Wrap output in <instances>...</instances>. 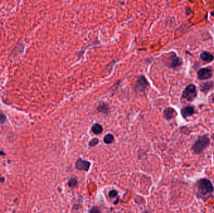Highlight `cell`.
Instances as JSON below:
<instances>
[{
  "label": "cell",
  "mask_w": 214,
  "mask_h": 213,
  "mask_svg": "<svg viewBox=\"0 0 214 213\" xmlns=\"http://www.w3.org/2000/svg\"><path fill=\"white\" fill-rule=\"evenodd\" d=\"M6 120V117L3 113H0V123H3Z\"/></svg>",
  "instance_id": "cell-19"
},
{
  "label": "cell",
  "mask_w": 214,
  "mask_h": 213,
  "mask_svg": "<svg viewBox=\"0 0 214 213\" xmlns=\"http://www.w3.org/2000/svg\"><path fill=\"white\" fill-rule=\"evenodd\" d=\"M195 111L194 108L191 106H187L181 110V114L184 118H187L188 117L192 116L195 113Z\"/></svg>",
  "instance_id": "cell-8"
},
{
  "label": "cell",
  "mask_w": 214,
  "mask_h": 213,
  "mask_svg": "<svg viewBox=\"0 0 214 213\" xmlns=\"http://www.w3.org/2000/svg\"><path fill=\"white\" fill-rule=\"evenodd\" d=\"M91 163L86 160H84L81 158L78 159L75 163V167L79 171H88Z\"/></svg>",
  "instance_id": "cell-6"
},
{
  "label": "cell",
  "mask_w": 214,
  "mask_h": 213,
  "mask_svg": "<svg viewBox=\"0 0 214 213\" xmlns=\"http://www.w3.org/2000/svg\"><path fill=\"white\" fill-rule=\"evenodd\" d=\"M213 85L214 84L212 81H207L202 83L200 85V91L204 93H207L213 87Z\"/></svg>",
  "instance_id": "cell-10"
},
{
  "label": "cell",
  "mask_w": 214,
  "mask_h": 213,
  "mask_svg": "<svg viewBox=\"0 0 214 213\" xmlns=\"http://www.w3.org/2000/svg\"><path fill=\"white\" fill-rule=\"evenodd\" d=\"M98 110L101 112H103V113H106L107 111H108V106H107L105 104H100L98 107Z\"/></svg>",
  "instance_id": "cell-15"
},
{
  "label": "cell",
  "mask_w": 214,
  "mask_h": 213,
  "mask_svg": "<svg viewBox=\"0 0 214 213\" xmlns=\"http://www.w3.org/2000/svg\"><path fill=\"white\" fill-rule=\"evenodd\" d=\"M91 131L95 134H100L103 131V127L99 124H95L91 127Z\"/></svg>",
  "instance_id": "cell-12"
},
{
  "label": "cell",
  "mask_w": 214,
  "mask_h": 213,
  "mask_svg": "<svg viewBox=\"0 0 214 213\" xmlns=\"http://www.w3.org/2000/svg\"><path fill=\"white\" fill-rule=\"evenodd\" d=\"M148 82L143 76H140L136 81L135 84V89L139 91H144L148 86Z\"/></svg>",
  "instance_id": "cell-7"
},
{
  "label": "cell",
  "mask_w": 214,
  "mask_h": 213,
  "mask_svg": "<svg viewBox=\"0 0 214 213\" xmlns=\"http://www.w3.org/2000/svg\"><path fill=\"white\" fill-rule=\"evenodd\" d=\"M168 66L172 68H176L181 66L183 63L181 59L178 57L175 52L171 53L168 58Z\"/></svg>",
  "instance_id": "cell-4"
},
{
  "label": "cell",
  "mask_w": 214,
  "mask_h": 213,
  "mask_svg": "<svg viewBox=\"0 0 214 213\" xmlns=\"http://www.w3.org/2000/svg\"><path fill=\"white\" fill-rule=\"evenodd\" d=\"M195 195L203 201H206L212 196L214 188L211 181L206 178H201L197 181L195 184Z\"/></svg>",
  "instance_id": "cell-1"
},
{
  "label": "cell",
  "mask_w": 214,
  "mask_h": 213,
  "mask_svg": "<svg viewBox=\"0 0 214 213\" xmlns=\"http://www.w3.org/2000/svg\"><path fill=\"white\" fill-rule=\"evenodd\" d=\"M89 213H102V212L97 207H93L90 210Z\"/></svg>",
  "instance_id": "cell-18"
},
{
  "label": "cell",
  "mask_w": 214,
  "mask_h": 213,
  "mask_svg": "<svg viewBox=\"0 0 214 213\" xmlns=\"http://www.w3.org/2000/svg\"><path fill=\"white\" fill-rule=\"evenodd\" d=\"M118 195V191L116 190H112L109 193V196L110 198H115Z\"/></svg>",
  "instance_id": "cell-17"
},
{
  "label": "cell",
  "mask_w": 214,
  "mask_h": 213,
  "mask_svg": "<svg viewBox=\"0 0 214 213\" xmlns=\"http://www.w3.org/2000/svg\"><path fill=\"white\" fill-rule=\"evenodd\" d=\"M99 143V140L97 139V138H93L92 139L90 143H89V145L90 146H95L96 145H97Z\"/></svg>",
  "instance_id": "cell-16"
},
{
  "label": "cell",
  "mask_w": 214,
  "mask_h": 213,
  "mask_svg": "<svg viewBox=\"0 0 214 213\" xmlns=\"http://www.w3.org/2000/svg\"><path fill=\"white\" fill-rule=\"evenodd\" d=\"M68 186L71 188H75L78 186V181L75 178H71L68 183Z\"/></svg>",
  "instance_id": "cell-14"
},
{
  "label": "cell",
  "mask_w": 214,
  "mask_h": 213,
  "mask_svg": "<svg viewBox=\"0 0 214 213\" xmlns=\"http://www.w3.org/2000/svg\"><path fill=\"white\" fill-rule=\"evenodd\" d=\"M4 181V179H3V178H2V179H0V181Z\"/></svg>",
  "instance_id": "cell-21"
},
{
  "label": "cell",
  "mask_w": 214,
  "mask_h": 213,
  "mask_svg": "<svg viewBox=\"0 0 214 213\" xmlns=\"http://www.w3.org/2000/svg\"><path fill=\"white\" fill-rule=\"evenodd\" d=\"M114 141V136L111 134H106L104 137V142L106 144H111Z\"/></svg>",
  "instance_id": "cell-13"
},
{
  "label": "cell",
  "mask_w": 214,
  "mask_h": 213,
  "mask_svg": "<svg viewBox=\"0 0 214 213\" xmlns=\"http://www.w3.org/2000/svg\"><path fill=\"white\" fill-rule=\"evenodd\" d=\"M119 198H117V199L114 202V204L115 205H116V204H118V203H119Z\"/></svg>",
  "instance_id": "cell-20"
},
{
  "label": "cell",
  "mask_w": 214,
  "mask_h": 213,
  "mask_svg": "<svg viewBox=\"0 0 214 213\" xmlns=\"http://www.w3.org/2000/svg\"><path fill=\"white\" fill-rule=\"evenodd\" d=\"M176 112L175 110L172 108H168L164 110V116L166 120H170L174 118L175 117Z\"/></svg>",
  "instance_id": "cell-9"
},
{
  "label": "cell",
  "mask_w": 214,
  "mask_h": 213,
  "mask_svg": "<svg viewBox=\"0 0 214 213\" xmlns=\"http://www.w3.org/2000/svg\"><path fill=\"white\" fill-rule=\"evenodd\" d=\"M210 140L207 136H200L192 144L191 150L194 154H200L208 147L210 145Z\"/></svg>",
  "instance_id": "cell-2"
},
{
  "label": "cell",
  "mask_w": 214,
  "mask_h": 213,
  "mask_svg": "<svg viewBox=\"0 0 214 213\" xmlns=\"http://www.w3.org/2000/svg\"><path fill=\"white\" fill-rule=\"evenodd\" d=\"M212 71L210 68H201L197 71V78L199 80H207L212 77Z\"/></svg>",
  "instance_id": "cell-5"
},
{
  "label": "cell",
  "mask_w": 214,
  "mask_h": 213,
  "mask_svg": "<svg viewBox=\"0 0 214 213\" xmlns=\"http://www.w3.org/2000/svg\"><path fill=\"white\" fill-rule=\"evenodd\" d=\"M200 58L206 63H210L213 60L214 56L211 53L207 51H204L200 54Z\"/></svg>",
  "instance_id": "cell-11"
},
{
  "label": "cell",
  "mask_w": 214,
  "mask_h": 213,
  "mask_svg": "<svg viewBox=\"0 0 214 213\" xmlns=\"http://www.w3.org/2000/svg\"><path fill=\"white\" fill-rule=\"evenodd\" d=\"M197 96V91L196 86L194 84H190L186 87L182 93L181 98L186 100L188 102H192Z\"/></svg>",
  "instance_id": "cell-3"
}]
</instances>
